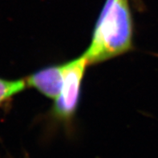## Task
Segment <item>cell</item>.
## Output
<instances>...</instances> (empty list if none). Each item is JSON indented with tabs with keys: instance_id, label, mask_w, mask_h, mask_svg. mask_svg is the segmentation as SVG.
I'll use <instances>...</instances> for the list:
<instances>
[{
	"instance_id": "obj_1",
	"label": "cell",
	"mask_w": 158,
	"mask_h": 158,
	"mask_svg": "<svg viewBox=\"0 0 158 158\" xmlns=\"http://www.w3.org/2000/svg\"><path fill=\"white\" fill-rule=\"evenodd\" d=\"M132 35L133 23L128 0H106L89 48L84 54L88 64L103 62L132 49Z\"/></svg>"
},
{
	"instance_id": "obj_3",
	"label": "cell",
	"mask_w": 158,
	"mask_h": 158,
	"mask_svg": "<svg viewBox=\"0 0 158 158\" xmlns=\"http://www.w3.org/2000/svg\"><path fill=\"white\" fill-rule=\"evenodd\" d=\"M64 64H56L36 71L25 79L27 86L35 88L40 93L56 100L62 89Z\"/></svg>"
},
{
	"instance_id": "obj_4",
	"label": "cell",
	"mask_w": 158,
	"mask_h": 158,
	"mask_svg": "<svg viewBox=\"0 0 158 158\" xmlns=\"http://www.w3.org/2000/svg\"><path fill=\"white\" fill-rule=\"evenodd\" d=\"M26 87L25 80H9L0 78V104L22 92Z\"/></svg>"
},
{
	"instance_id": "obj_2",
	"label": "cell",
	"mask_w": 158,
	"mask_h": 158,
	"mask_svg": "<svg viewBox=\"0 0 158 158\" xmlns=\"http://www.w3.org/2000/svg\"><path fill=\"white\" fill-rule=\"evenodd\" d=\"M88 60L84 55L64 64V79L62 89L56 99L52 115L61 121H69L76 114L82 81Z\"/></svg>"
}]
</instances>
